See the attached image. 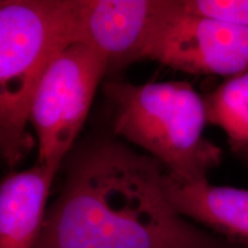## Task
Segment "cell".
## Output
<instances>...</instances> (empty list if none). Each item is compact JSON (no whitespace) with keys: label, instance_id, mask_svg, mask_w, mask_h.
<instances>
[{"label":"cell","instance_id":"1","mask_svg":"<svg viewBox=\"0 0 248 248\" xmlns=\"http://www.w3.org/2000/svg\"><path fill=\"white\" fill-rule=\"evenodd\" d=\"M64 161L37 248H243L182 216L163 167L116 138H90Z\"/></svg>","mask_w":248,"mask_h":248},{"label":"cell","instance_id":"2","mask_svg":"<svg viewBox=\"0 0 248 248\" xmlns=\"http://www.w3.org/2000/svg\"><path fill=\"white\" fill-rule=\"evenodd\" d=\"M104 92L114 135L146 151L173 182L207 181L219 166L222 150L203 136L208 124L204 97L190 83L111 79Z\"/></svg>","mask_w":248,"mask_h":248},{"label":"cell","instance_id":"3","mask_svg":"<svg viewBox=\"0 0 248 248\" xmlns=\"http://www.w3.org/2000/svg\"><path fill=\"white\" fill-rule=\"evenodd\" d=\"M78 0H0V157L15 167L32 150L31 102L52 60L75 43Z\"/></svg>","mask_w":248,"mask_h":248},{"label":"cell","instance_id":"7","mask_svg":"<svg viewBox=\"0 0 248 248\" xmlns=\"http://www.w3.org/2000/svg\"><path fill=\"white\" fill-rule=\"evenodd\" d=\"M163 187L171 206L188 221L248 248V188L213 185L208 179L182 184L167 173Z\"/></svg>","mask_w":248,"mask_h":248},{"label":"cell","instance_id":"9","mask_svg":"<svg viewBox=\"0 0 248 248\" xmlns=\"http://www.w3.org/2000/svg\"><path fill=\"white\" fill-rule=\"evenodd\" d=\"M208 123L221 128L238 155L248 151V69L225 78L204 97Z\"/></svg>","mask_w":248,"mask_h":248},{"label":"cell","instance_id":"10","mask_svg":"<svg viewBox=\"0 0 248 248\" xmlns=\"http://www.w3.org/2000/svg\"><path fill=\"white\" fill-rule=\"evenodd\" d=\"M188 13L248 29V0H182Z\"/></svg>","mask_w":248,"mask_h":248},{"label":"cell","instance_id":"11","mask_svg":"<svg viewBox=\"0 0 248 248\" xmlns=\"http://www.w3.org/2000/svg\"><path fill=\"white\" fill-rule=\"evenodd\" d=\"M239 156L241 157V159L245 160V161H247V162H248V151L245 152V153H243V154H240Z\"/></svg>","mask_w":248,"mask_h":248},{"label":"cell","instance_id":"5","mask_svg":"<svg viewBox=\"0 0 248 248\" xmlns=\"http://www.w3.org/2000/svg\"><path fill=\"white\" fill-rule=\"evenodd\" d=\"M146 59L187 74L229 78L248 69V29L188 13L176 0Z\"/></svg>","mask_w":248,"mask_h":248},{"label":"cell","instance_id":"6","mask_svg":"<svg viewBox=\"0 0 248 248\" xmlns=\"http://www.w3.org/2000/svg\"><path fill=\"white\" fill-rule=\"evenodd\" d=\"M176 0H78L75 43L94 49L107 74L147 57L152 40Z\"/></svg>","mask_w":248,"mask_h":248},{"label":"cell","instance_id":"4","mask_svg":"<svg viewBox=\"0 0 248 248\" xmlns=\"http://www.w3.org/2000/svg\"><path fill=\"white\" fill-rule=\"evenodd\" d=\"M106 75L104 59L83 43H73L52 60L29 113L38 147L37 163L57 171L60 169L73 151Z\"/></svg>","mask_w":248,"mask_h":248},{"label":"cell","instance_id":"8","mask_svg":"<svg viewBox=\"0 0 248 248\" xmlns=\"http://www.w3.org/2000/svg\"><path fill=\"white\" fill-rule=\"evenodd\" d=\"M57 170L36 163L0 182V248H37Z\"/></svg>","mask_w":248,"mask_h":248}]
</instances>
